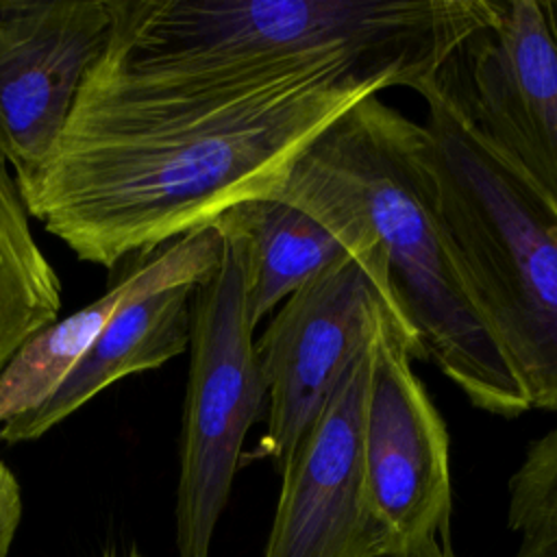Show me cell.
<instances>
[{
    "mask_svg": "<svg viewBox=\"0 0 557 557\" xmlns=\"http://www.w3.org/2000/svg\"><path fill=\"white\" fill-rule=\"evenodd\" d=\"M109 35V0H0V157L15 183L50 159Z\"/></svg>",
    "mask_w": 557,
    "mask_h": 557,
    "instance_id": "obj_9",
    "label": "cell"
},
{
    "mask_svg": "<svg viewBox=\"0 0 557 557\" xmlns=\"http://www.w3.org/2000/svg\"><path fill=\"white\" fill-rule=\"evenodd\" d=\"M98 61L222 91L346 65L420 91L487 24L492 0H109Z\"/></svg>",
    "mask_w": 557,
    "mask_h": 557,
    "instance_id": "obj_3",
    "label": "cell"
},
{
    "mask_svg": "<svg viewBox=\"0 0 557 557\" xmlns=\"http://www.w3.org/2000/svg\"><path fill=\"white\" fill-rule=\"evenodd\" d=\"M222 252L224 239L211 222L148 255L126 259L124 274L102 296L30 335L4 363L0 426L44 405L126 302L168 285L202 283L218 270Z\"/></svg>",
    "mask_w": 557,
    "mask_h": 557,
    "instance_id": "obj_11",
    "label": "cell"
},
{
    "mask_svg": "<svg viewBox=\"0 0 557 557\" xmlns=\"http://www.w3.org/2000/svg\"><path fill=\"white\" fill-rule=\"evenodd\" d=\"M268 196L320 220L468 403L498 418L527 396L461 283L435 211L426 131L372 94L324 126Z\"/></svg>",
    "mask_w": 557,
    "mask_h": 557,
    "instance_id": "obj_2",
    "label": "cell"
},
{
    "mask_svg": "<svg viewBox=\"0 0 557 557\" xmlns=\"http://www.w3.org/2000/svg\"><path fill=\"white\" fill-rule=\"evenodd\" d=\"M455 57L461 87L442 76L468 120L557 205V2L492 0Z\"/></svg>",
    "mask_w": 557,
    "mask_h": 557,
    "instance_id": "obj_8",
    "label": "cell"
},
{
    "mask_svg": "<svg viewBox=\"0 0 557 557\" xmlns=\"http://www.w3.org/2000/svg\"><path fill=\"white\" fill-rule=\"evenodd\" d=\"M507 522L520 535L513 557H557V424L529 442L513 470Z\"/></svg>",
    "mask_w": 557,
    "mask_h": 557,
    "instance_id": "obj_15",
    "label": "cell"
},
{
    "mask_svg": "<svg viewBox=\"0 0 557 557\" xmlns=\"http://www.w3.org/2000/svg\"><path fill=\"white\" fill-rule=\"evenodd\" d=\"M244 272L224 242L218 270L191 298L189 372L176 487L178 557H209L228 503L244 440L265 413V385L255 352Z\"/></svg>",
    "mask_w": 557,
    "mask_h": 557,
    "instance_id": "obj_5",
    "label": "cell"
},
{
    "mask_svg": "<svg viewBox=\"0 0 557 557\" xmlns=\"http://www.w3.org/2000/svg\"><path fill=\"white\" fill-rule=\"evenodd\" d=\"M431 557H453L448 550H440L437 555H431Z\"/></svg>",
    "mask_w": 557,
    "mask_h": 557,
    "instance_id": "obj_17",
    "label": "cell"
},
{
    "mask_svg": "<svg viewBox=\"0 0 557 557\" xmlns=\"http://www.w3.org/2000/svg\"><path fill=\"white\" fill-rule=\"evenodd\" d=\"M426 361L396 320L381 322L370 348L363 407V479L387 557H431L448 535L450 455L446 422L411 361Z\"/></svg>",
    "mask_w": 557,
    "mask_h": 557,
    "instance_id": "obj_6",
    "label": "cell"
},
{
    "mask_svg": "<svg viewBox=\"0 0 557 557\" xmlns=\"http://www.w3.org/2000/svg\"><path fill=\"white\" fill-rule=\"evenodd\" d=\"M213 226L239 257L252 326L348 255L320 220L274 196L242 200L220 213Z\"/></svg>",
    "mask_w": 557,
    "mask_h": 557,
    "instance_id": "obj_13",
    "label": "cell"
},
{
    "mask_svg": "<svg viewBox=\"0 0 557 557\" xmlns=\"http://www.w3.org/2000/svg\"><path fill=\"white\" fill-rule=\"evenodd\" d=\"M387 318L396 320L361 265L346 255L294 292L255 339L265 385L259 455L278 474Z\"/></svg>",
    "mask_w": 557,
    "mask_h": 557,
    "instance_id": "obj_7",
    "label": "cell"
},
{
    "mask_svg": "<svg viewBox=\"0 0 557 557\" xmlns=\"http://www.w3.org/2000/svg\"><path fill=\"white\" fill-rule=\"evenodd\" d=\"M126 557H141V555H139V553H137V550H131V553H128V555H126Z\"/></svg>",
    "mask_w": 557,
    "mask_h": 557,
    "instance_id": "obj_18",
    "label": "cell"
},
{
    "mask_svg": "<svg viewBox=\"0 0 557 557\" xmlns=\"http://www.w3.org/2000/svg\"><path fill=\"white\" fill-rule=\"evenodd\" d=\"M200 283H176L126 302L100 331L59 389L37 409L0 426L4 444L46 435L120 379L163 366L189 348L191 298Z\"/></svg>",
    "mask_w": 557,
    "mask_h": 557,
    "instance_id": "obj_12",
    "label": "cell"
},
{
    "mask_svg": "<svg viewBox=\"0 0 557 557\" xmlns=\"http://www.w3.org/2000/svg\"><path fill=\"white\" fill-rule=\"evenodd\" d=\"M383 89L324 65L198 91L96 61L50 159L17 189L28 215L81 261L113 268L268 196L324 126Z\"/></svg>",
    "mask_w": 557,
    "mask_h": 557,
    "instance_id": "obj_1",
    "label": "cell"
},
{
    "mask_svg": "<svg viewBox=\"0 0 557 557\" xmlns=\"http://www.w3.org/2000/svg\"><path fill=\"white\" fill-rule=\"evenodd\" d=\"M22 518V492L15 474L0 461V557L9 555Z\"/></svg>",
    "mask_w": 557,
    "mask_h": 557,
    "instance_id": "obj_16",
    "label": "cell"
},
{
    "mask_svg": "<svg viewBox=\"0 0 557 557\" xmlns=\"http://www.w3.org/2000/svg\"><path fill=\"white\" fill-rule=\"evenodd\" d=\"M370 348L344 372L281 472L263 557H387L363 479Z\"/></svg>",
    "mask_w": 557,
    "mask_h": 557,
    "instance_id": "obj_10",
    "label": "cell"
},
{
    "mask_svg": "<svg viewBox=\"0 0 557 557\" xmlns=\"http://www.w3.org/2000/svg\"><path fill=\"white\" fill-rule=\"evenodd\" d=\"M418 94L433 202L468 298L529 409L557 413V205L476 131L442 74Z\"/></svg>",
    "mask_w": 557,
    "mask_h": 557,
    "instance_id": "obj_4",
    "label": "cell"
},
{
    "mask_svg": "<svg viewBox=\"0 0 557 557\" xmlns=\"http://www.w3.org/2000/svg\"><path fill=\"white\" fill-rule=\"evenodd\" d=\"M59 311V274L39 248L15 176L0 157V370Z\"/></svg>",
    "mask_w": 557,
    "mask_h": 557,
    "instance_id": "obj_14",
    "label": "cell"
}]
</instances>
